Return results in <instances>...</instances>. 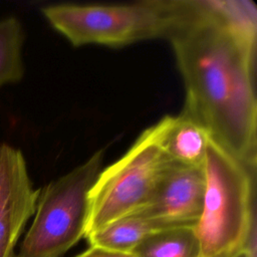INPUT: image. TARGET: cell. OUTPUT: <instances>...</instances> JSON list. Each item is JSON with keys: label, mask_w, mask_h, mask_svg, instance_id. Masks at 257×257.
<instances>
[{"label": "cell", "mask_w": 257, "mask_h": 257, "mask_svg": "<svg viewBox=\"0 0 257 257\" xmlns=\"http://www.w3.org/2000/svg\"><path fill=\"white\" fill-rule=\"evenodd\" d=\"M167 40L183 77V111L257 168V8L248 0H186Z\"/></svg>", "instance_id": "6da1fadb"}, {"label": "cell", "mask_w": 257, "mask_h": 257, "mask_svg": "<svg viewBox=\"0 0 257 257\" xmlns=\"http://www.w3.org/2000/svg\"><path fill=\"white\" fill-rule=\"evenodd\" d=\"M204 173L203 210L195 226L202 257H231L256 232V169L212 138Z\"/></svg>", "instance_id": "7a4b0ae2"}, {"label": "cell", "mask_w": 257, "mask_h": 257, "mask_svg": "<svg viewBox=\"0 0 257 257\" xmlns=\"http://www.w3.org/2000/svg\"><path fill=\"white\" fill-rule=\"evenodd\" d=\"M184 6L185 0H145L110 5L55 4L41 11L73 46L119 47L143 40H167Z\"/></svg>", "instance_id": "3957f363"}, {"label": "cell", "mask_w": 257, "mask_h": 257, "mask_svg": "<svg viewBox=\"0 0 257 257\" xmlns=\"http://www.w3.org/2000/svg\"><path fill=\"white\" fill-rule=\"evenodd\" d=\"M170 115L144 131L128 151L102 169L89 193L84 238L144 209L171 162L163 148Z\"/></svg>", "instance_id": "277c9868"}, {"label": "cell", "mask_w": 257, "mask_h": 257, "mask_svg": "<svg viewBox=\"0 0 257 257\" xmlns=\"http://www.w3.org/2000/svg\"><path fill=\"white\" fill-rule=\"evenodd\" d=\"M99 150L41 190L17 257H61L84 237L89 193L102 170Z\"/></svg>", "instance_id": "5b68a950"}, {"label": "cell", "mask_w": 257, "mask_h": 257, "mask_svg": "<svg viewBox=\"0 0 257 257\" xmlns=\"http://www.w3.org/2000/svg\"><path fill=\"white\" fill-rule=\"evenodd\" d=\"M205 188L203 167L170 162L149 204L137 213L154 221L161 230L195 228L202 214Z\"/></svg>", "instance_id": "8992f818"}, {"label": "cell", "mask_w": 257, "mask_h": 257, "mask_svg": "<svg viewBox=\"0 0 257 257\" xmlns=\"http://www.w3.org/2000/svg\"><path fill=\"white\" fill-rule=\"evenodd\" d=\"M38 195L21 151L0 144V257H17L16 245L35 213Z\"/></svg>", "instance_id": "52a82bcc"}, {"label": "cell", "mask_w": 257, "mask_h": 257, "mask_svg": "<svg viewBox=\"0 0 257 257\" xmlns=\"http://www.w3.org/2000/svg\"><path fill=\"white\" fill-rule=\"evenodd\" d=\"M211 137L195 118L182 111L170 115L163 148L168 159L184 166L203 167Z\"/></svg>", "instance_id": "ba28073f"}, {"label": "cell", "mask_w": 257, "mask_h": 257, "mask_svg": "<svg viewBox=\"0 0 257 257\" xmlns=\"http://www.w3.org/2000/svg\"><path fill=\"white\" fill-rule=\"evenodd\" d=\"M157 231L161 229L154 221L140 213H135L90 233L85 238L89 247L133 253L143 240Z\"/></svg>", "instance_id": "9c48e42d"}, {"label": "cell", "mask_w": 257, "mask_h": 257, "mask_svg": "<svg viewBox=\"0 0 257 257\" xmlns=\"http://www.w3.org/2000/svg\"><path fill=\"white\" fill-rule=\"evenodd\" d=\"M137 257H199L200 244L194 227L157 231L134 250Z\"/></svg>", "instance_id": "30bf717a"}, {"label": "cell", "mask_w": 257, "mask_h": 257, "mask_svg": "<svg viewBox=\"0 0 257 257\" xmlns=\"http://www.w3.org/2000/svg\"><path fill=\"white\" fill-rule=\"evenodd\" d=\"M24 31L14 16L0 20V87L18 82L24 75L22 47Z\"/></svg>", "instance_id": "8fae6325"}, {"label": "cell", "mask_w": 257, "mask_h": 257, "mask_svg": "<svg viewBox=\"0 0 257 257\" xmlns=\"http://www.w3.org/2000/svg\"><path fill=\"white\" fill-rule=\"evenodd\" d=\"M75 257H137L131 253H119V252H112L106 251L94 247H88L86 250L82 251L80 254L76 255ZM202 257V256H199Z\"/></svg>", "instance_id": "7c38bea8"}]
</instances>
